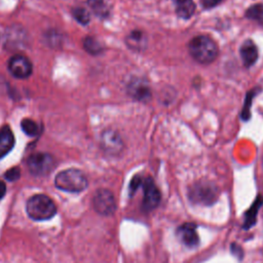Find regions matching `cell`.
<instances>
[{
    "instance_id": "cell-1",
    "label": "cell",
    "mask_w": 263,
    "mask_h": 263,
    "mask_svg": "<svg viewBox=\"0 0 263 263\" xmlns=\"http://www.w3.org/2000/svg\"><path fill=\"white\" fill-rule=\"evenodd\" d=\"M188 51L191 58L197 63L209 65L217 59L219 48L212 37L197 35L188 42Z\"/></svg>"
},
{
    "instance_id": "cell-2",
    "label": "cell",
    "mask_w": 263,
    "mask_h": 263,
    "mask_svg": "<svg viewBox=\"0 0 263 263\" xmlns=\"http://www.w3.org/2000/svg\"><path fill=\"white\" fill-rule=\"evenodd\" d=\"M28 216L35 221H45L51 219L57 213L54 201L45 194H35L26 203Z\"/></svg>"
},
{
    "instance_id": "cell-3",
    "label": "cell",
    "mask_w": 263,
    "mask_h": 263,
    "mask_svg": "<svg viewBox=\"0 0 263 263\" xmlns=\"http://www.w3.org/2000/svg\"><path fill=\"white\" fill-rule=\"evenodd\" d=\"M54 185L63 191L81 192L87 187L88 182L86 176L80 170L68 168L55 176Z\"/></svg>"
},
{
    "instance_id": "cell-4",
    "label": "cell",
    "mask_w": 263,
    "mask_h": 263,
    "mask_svg": "<svg viewBox=\"0 0 263 263\" xmlns=\"http://www.w3.org/2000/svg\"><path fill=\"white\" fill-rule=\"evenodd\" d=\"M218 197L219 189L211 181H197L188 189V198L194 204L212 205Z\"/></svg>"
},
{
    "instance_id": "cell-5",
    "label": "cell",
    "mask_w": 263,
    "mask_h": 263,
    "mask_svg": "<svg viewBox=\"0 0 263 263\" xmlns=\"http://www.w3.org/2000/svg\"><path fill=\"white\" fill-rule=\"evenodd\" d=\"M27 165L30 173L34 176H46L55 166V160L52 155L44 152L31 154L27 159Z\"/></svg>"
},
{
    "instance_id": "cell-6",
    "label": "cell",
    "mask_w": 263,
    "mask_h": 263,
    "mask_svg": "<svg viewBox=\"0 0 263 263\" xmlns=\"http://www.w3.org/2000/svg\"><path fill=\"white\" fill-rule=\"evenodd\" d=\"M141 187L143 188L144 193L142 208L145 212H151L158 206L161 199V193L151 177L143 176Z\"/></svg>"
},
{
    "instance_id": "cell-7",
    "label": "cell",
    "mask_w": 263,
    "mask_h": 263,
    "mask_svg": "<svg viewBox=\"0 0 263 263\" xmlns=\"http://www.w3.org/2000/svg\"><path fill=\"white\" fill-rule=\"evenodd\" d=\"M95 211L103 216H110L116 210V201L113 193L108 189H99L92 197Z\"/></svg>"
},
{
    "instance_id": "cell-8",
    "label": "cell",
    "mask_w": 263,
    "mask_h": 263,
    "mask_svg": "<svg viewBox=\"0 0 263 263\" xmlns=\"http://www.w3.org/2000/svg\"><path fill=\"white\" fill-rule=\"evenodd\" d=\"M126 92L139 102H148L152 95L148 81L142 77H132L126 83Z\"/></svg>"
},
{
    "instance_id": "cell-9",
    "label": "cell",
    "mask_w": 263,
    "mask_h": 263,
    "mask_svg": "<svg viewBox=\"0 0 263 263\" xmlns=\"http://www.w3.org/2000/svg\"><path fill=\"white\" fill-rule=\"evenodd\" d=\"M101 147L107 154L118 155L122 152L124 143L116 130L108 128L101 135Z\"/></svg>"
},
{
    "instance_id": "cell-10",
    "label": "cell",
    "mask_w": 263,
    "mask_h": 263,
    "mask_svg": "<svg viewBox=\"0 0 263 263\" xmlns=\"http://www.w3.org/2000/svg\"><path fill=\"white\" fill-rule=\"evenodd\" d=\"M178 239L187 248H196L199 245V236L194 223H184L176 230Z\"/></svg>"
},
{
    "instance_id": "cell-11",
    "label": "cell",
    "mask_w": 263,
    "mask_h": 263,
    "mask_svg": "<svg viewBox=\"0 0 263 263\" xmlns=\"http://www.w3.org/2000/svg\"><path fill=\"white\" fill-rule=\"evenodd\" d=\"M10 73L16 78H27L32 74V64L26 57L22 54L13 55L8 62Z\"/></svg>"
},
{
    "instance_id": "cell-12",
    "label": "cell",
    "mask_w": 263,
    "mask_h": 263,
    "mask_svg": "<svg viewBox=\"0 0 263 263\" xmlns=\"http://www.w3.org/2000/svg\"><path fill=\"white\" fill-rule=\"evenodd\" d=\"M239 54L246 68L253 66L258 60V48L254 41L251 39H246L240 45Z\"/></svg>"
},
{
    "instance_id": "cell-13",
    "label": "cell",
    "mask_w": 263,
    "mask_h": 263,
    "mask_svg": "<svg viewBox=\"0 0 263 263\" xmlns=\"http://www.w3.org/2000/svg\"><path fill=\"white\" fill-rule=\"evenodd\" d=\"M125 43L132 50L143 51L147 46V37L143 31L134 30L125 37Z\"/></svg>"
},
{
    "instance_id": "cell-14",
    "label": "cell",
    "mask_w": 263,
    "mask_h": 263,
    "mask_svg": "<svg viewBox=\"0 0 263 263\" xmlns=\"http://www.w3.org/2000/svg\"><path fill=\"white\" fill-rule=\"evenodd\" d=\"M262 204H263V196L261 194H259L256 197V199L253 201V203L249 208V210L245 213L243 225H242V228L245 230L250 229L251 227H253L256 224L257 215H258V212H259L260 208L262 206Z\"/></svg>"
},
{
    "instance_id": "cell-15",
    "label": "cell",
    "mask_w": 263,
    "mask_h": 263,
    "mask_svg": "<svg viewBox=\"0 0 263 263\" xmlns=\"http://www.w3.org/2000/svg\"><path fill=\"white\" fill-rule=\"evenodd\" d=\"M172 1L175 4V11L179 17L183 20H188L194 14L196 6L193 0H172Z\"/></svg>"
},
{
    "instance_id": "cell-16",
    "label": "cell",
    "mask_w": 263,
    "mask_h": 263,
    "mask_svg": "<svg viewBox=\"0 0 263 263\" xmlns=\"http://www.w3.org/2000/svg\"><path fill=\"white\" fill-rule=\"evenodd\" d=\"M14 146V137L9 126L0 130V159L4 157Z\"/></svg>"
},
{
    "instance_id": "cell-17",
    "label": "cell",
    "mask_w": 263,
    "mask_h": 263,
    "mask_svg": "<svg viewBox=\"0 0 263 263\" xmlns=\"http://www.w3.org/2000/svg\"><path fill=\"white\" fill-rule=\"evenodd\" d=\"M259 88L255 87L251 90H249L245 97L243 100V105L241 108V112H240V118L243 121H248L251 117V106L253 103V99L255 98V96L258 93Z\"/></svg>"
},
{
    "instance_id": "cell-18",
    "label": "cell",
    "mask_w": 263,
    "mask_h": 263,
    "mask_svg": "<svg viewBox=\"0 0 263 263\" xmlns=\"http://www.w3.org/2000/svg\"><path fill=\"white\" fill-rule=\"evenodd\" d=\"M87 4L92 12L101 18H105L109 15V8L104 0H87Z\"/></svg>"
},
{
    "instance_id": "cell-19",
    "label": "cell",
    "mask_w": 263,
    "mask_h": 263,
    "mask_svg": "<svg viewBox=\"0 0 263 263\" xmlns=\"http://www.w3.org/2000/svg\"><path fill=\"white\" fill-rule=\"evenodd\" d=\"M246 17L263 26V3H256L246 10Z\"/></svg>"
},
{
    "instance_id": "cell-20",
    "label": "cell",
    "mask_w": 263,
    "mask_h": 263,
    "mask_svg": "<svg viewBox=\"0 0 263 263\" xmlns=\"http://www.w3.org/2000/svg\"><path fill=\"white\" fill-rule=\"evenodd\" d=\"M83 47L90 54H99L103 51L102 44L93 37L87 36L83 39Z\"/></svg>"
},
{
    "instance_id": "cell-21",
    "label": "cell",
    "mask_w": 263,
    "mask_h": 263,
    "mask_svg": "<svg viewBox=\"0 0 263 263\" xmlns=\"http://www.w3.org/2000/svg\"><path fill=\"white\" fill-rule=\"evenodd\" d=\"M21 126H22V129L28 135V136H31V137H34V136H37L39 134V126L38 124L31 120V119H23V121L21 122Z\"/></svg>"
},
{
    "instance_id": "cell-22",
    "label": "cell",
    "mask_w": 263,
    "mask_h": 263,
    "mask_svg": "<svg viewBox=\"0 0 263 263\" xmlns=\"http://www.w3.org/2000/svg\"><path fill=\"white\" fill-rule=\"evenodd\" d=\"M72 13H73V16L74 18L82 24V25H86L89 23V20H90V15H89V12L83 8V7H75L73 10H72Z\"/></svg>"
},
{
    "instance_id": "cell-23",
    "label": "cell",
    "mask_w": 263,
    "mask_h": 263,
    "mask_svg": "<svg viewBox=\"0 0 263 263\" xmlns=\"http://www.w3.org/2000/svg\"><path fill=\"white\" fill-rule=\"evenodd\" d=\"M142 179H143V176H141V175H136L133 177V179L129 182V186H128L129 196H133V194L141 187Z\"/></svg>"
},
{
    "instance_id": "cell-24",
    "label": "cell",
    "mask_w": 263,
    "mask_h": 263,
    "mask_svg": "<svg viewBox=\"0 0 263 263\" xmlns=\"http://www.w3.org/2000/svg\"><path fill=\"white\" fill-rule=\"evenodd\" d=\"M4 177H5L6 180H8L10 182H14V181L18 180V178L21 177V170H20V167H17V166L11 167L10 170H8L4 174Z\"/></svg>"
},
{
    "instance_id": "cell-25",
    "label": "cell",
    "mask_w": 263,
    "mask_h": 263,
    "mask_svg": "<svg viewBox=\"0 0 263 263\" xmlns=\"http://www.w3.org/2000/svg\"><path fill=\"white\" fill-rule=\"evenodd\" d=\"M231 252H232V254L234 255V256H236L238 259H241L242 258V256H243V251H242V249H241V247L239 246V245H237V243H231Z\"/></svg>"
},
{
    "instance_id": "cell-26",
    "label": "cell",
    "mask_w": 263,
    "mask_h": 263,
    "mask_svg": "<svg viewBox=\"0 0 263 263\" xmlns=\"http://www.w3.org/2000/svg\"><path fill=\"white\" fill-rule=\"evenodd\" d=\"M223 0H200L202 6L205 9H210L213 7H216L217 5H219Z\"/></svg>"
},
{
    "instance_id": "cell-27",
    "label": "cell",
    "mask_w": 263,
    "mask_h": 263,
    "mask_svg": "<svg viewBox=\"0 0 263 263\" xmlns=\"http://www.w3.org/2000/svg\"><path fill=\"white\" fill-rule=\"evenodd\" d=\"M6 193V185L3 181H0V199L5 195Z\"/></svg>"
}]
</instances>
